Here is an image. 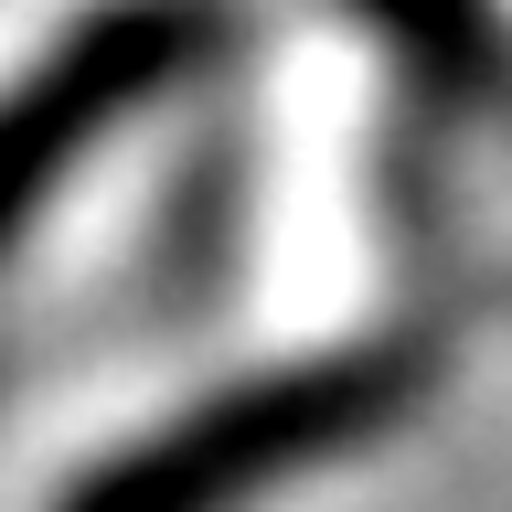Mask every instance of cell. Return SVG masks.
I'll return each instance as SVG.
<instances>
[{
    "label": "cell",
    "mask_w": 512,
    "mask_h": 512,
    "mask_svg": "<svg viewBox=\"0 0 512 512\" xmlns=\"http://www.w3.org/2000/svg\"><path fill=\"white\" fill-rule=\"evenodd\" d=\"M406 395H416V352H331V363L267 374L246 395H224V406L182 416V427H160L150 448L107 459L64 512H224L256 480L320 459V448L374 438Z\"/></svg>",
    "instance_id": "1"
},
{
    "label": "cell",
    "mask_w": 512,
    "mask_h": 512,
    "mask_svg": "<svg viewBox=\"0 0 512 512\" xmlns=\"http://www.w3.org/2000/svg\"><path fill=\"white\" fill-rule=\"evenodd\" d=\"M203 54V11L192 0H128L107 22H86L32 86L0 96V224L32 214V192L86 150L96 128H118L150 86H171Z\"/></svg>",
    "instance_id": "2"
}]
</instances>
